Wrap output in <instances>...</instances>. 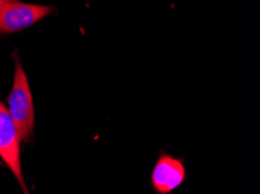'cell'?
Listing matches in <instances>:
<instances>
[{"instance_id":"cell-3","label":"cell","mask_w":260,"mask_h":194,"mask_svg":"<svg viewBox=\"0 0 260 194\" xmlns=\"http://www.w3.org/2000/svg\"><path fill=\"white\" fill-rule=\"evenodd\" d=\"M53 7L23 3H7L0 6V33H14L34 25L52 12Z\"/></svg>"},{"instance_id":"cell-4","label":"cell","mask_w":260,"mask_h":194,"mask_svg":"<svg viewBox=\"0 0 260 194\" xmlns=\"http://www.w3.org/2000/svg\"><path fill=\"white\" fill-rule=\"evenodd\" d=\"M186 169L182 161L162 153L157 158L152 172V186L157 194H168L183 183Z\"/></svg>"},{"instance_id":"cell-2","label":"cell","mask_w":260,"mask_h":194,"mask_svg":"<svg viewBox=\"0 0 260 194\" xmlns=\"http://www.w3.org/2000/svg\"><path fill=\"white\" fill-rule=\"evenodd\" d=\"M20 141L18 130L10 115L9 109L0 102V157L13 172V175L23 189V193L29 194L22 176Z\"/></svg>"},{"instance_id":"cell-1","label":"cell","mask_w":260,"mask_h":194,"mask_svg":"<svg viewBox=\"0 0 260 194\" xmlns=\"http://www.w3.org/2000/svg\"><path fill=\"white\" fill-rule=\"evenodd\" d=\"M9 113L20 140L28 141L34 130V106L28 81L19 61L15 63L13 89L9 100Z\"/></svg>"},{"instance_id":"cell-5","label":"cell","mask_w":260,"mask_h":194,"mask_svg":"<svg viewBox=\"0 0 260 194\" xmlns=\"http://www.w3.org/2000/svg\"><path fill=\"white\" fill-rule=\"evenodd\" d=\"M13 2V0H0V6L4 5V4H7V3H11Z\"/></svg>"}]
</instances>
